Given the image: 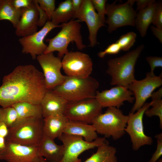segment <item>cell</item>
<instances>
[{
    "label": "cell",
    "instance_id": "cell-21",
    "mask_svg": "<svg viewBox=\"0 0 162 162\" xmlns=\"http://www.w3.org/2000/svg\"><path fill=\"white\" fill-rule=\"evenodd\" d=\"M63 133L82 137L88 142H92L98 138V133L92 124L69 120Z\"/></svg>",
    "mask_w": 162,
    "mask_h": 162
},
{
    "label": "cell",
    "instance_id": "cell-10",
    "mask_svg": "<svg viewBox=\"0 0 162 162\" xmlns=\"http://www.w3.org/2000/svg\"><path fill=\"white\" fill-rule=\"evenodd\" d=\"M103 108L95 98L68 102L64 115L69 120L92 124Z\"/></svg>",
    "mask_w": 162,
    "mask_h": 162
},
{
    "label": "cell",
    "instance_id": "cell-37",
    "mask_svg": "<svg viewBox=\"0 0 162 162\" xmlns=\"http://www.w3.org/2000/svg\"><path fill=\"white\" fill-rule=\"evenodd\" d=\"M32 1V0H11L13 6L16 8L18 9L29 7Z\"/></svg>",
    "mask_w": 162,
    "mask_h": 162
},
{
    "label": "cell",
    "instance_id": "cell-3",
    "mask_svg": "<svg viewBox=\"0 0 162 162\" xmlns=\"http://www.w3.org/2000/svg\"><path fill=\"white\" fill-rule=\"evenodd\" d=\"M99 84L90 76L85 78L66 77L64 82L50 90L60 96L68 102L95 98Z\"/></svg>",
    "mask_w": 162,
    "mask_h": 162
},
{
    "label": "cell",
    "instance_id": "cell-29",
    "mask_svg": "<svg viewBox=\"0 0 162 162\" xmlns=\"http://www.w3.org/2000/svg\"><path fill=\"white\" fill-rule=\"evenodd\" d=\"M17 120V113L13 107L0 108V122L4 123L8 128L13 126Z\"/></svg>",
    "mask_w": 162,
    "mask_h": 162
},
{
    "label": "cell",
    "instance_id": "cell-1",
    "mask_svg": "<svg viewBox=\"0 0 162 162\" xmlns=\"http://www.w3.org/2000/svg\"><path fill=\"white\" fill-rule=\"evenodd\" d=\"M48 91L42 73L32 64L19 65L3 79L0 106L5 108L22 102L40 104Z\"/></svg>",
    "mask_w": 162,
    "mask_h": 162
},
{
    "label": "cell",
    "instance_id": "cell-33",
    "mask_svg": "<svg viewBox=\"0 0 162 162\" xmlns=\"http://www.w3.org/2000/svg\"><path fill=\"white\" fill-rule=\"evenodd\" d=\"M157 139L156 150L148 162H157L162 155V134L160 133L155 136Z\"/></svg>",
    "mask_w": 162,
    "mask_h": 162
},
{
    "label": "cell",
    "instance_id": "cell-16",
    "mask_svg": "<svg viewBox=\"0 0 162 162\" xmlns=\"http://www.w3.org/2000/svg\"><path fill=\"white\" fill-rule=\"evenodd\" d=\"M76 18L80 22L84 21L89 32L88 39L90 46L94 47L97 43V35L98 31L105 26L95 11L91 0H82L79 10L74 14V19Z\"/></svg>",
    "mask_w": 162,
    "mask_h": 162
},
{
    "label": "cell",
    "instance_id": "cell-34",
    "mask_svg": "<svg viewBox=\"0 0 162 162\" xmlns=\"http://www.w3.org/2000/svg\"><path fill=\"white\" fill-rule=\"evenodd\" d=\"M121 50V48L120 46L116 42L110 45L104 51L99 52L98 56L99 57L103 58L107 54H117Z\"/></svg>",
    "mask_w": 162,
    "mask_h": 162
},
{
    "label": "cell",
    "instance_id": "cell-39",
    "mask_svg": "<svg viewBox=\"0 0 162 162\" xmlns=\"http://www.w3.org/2000/svg\"><path fill=\"white\" fill-rule=\"evenodd\" d=\"M151 29L154 34L162 43V29L158 28L153 26H151Z\"/></svg>",
    "mask_w": 162,
    "mask_h": 162
},
{
    "label": "cell",
    "instance_id": "cell-35",
    "mask_svg": "<svg viewBox=\"0 0 162 162\" xmlns=\"http://www.w3.org/2000/svg\"><path fill=\"white\" fill-rule=\"evenodd\" d=\"M152 23L155 27L162 29V4L157 3Z\"/></svg>",
    "mask_w": 162,
    "mask_h": 162
},
{
    "label": "cell",
    "instance_id": "cell-40",
    "mask_svg": "<svg viewBox=\"0 0 162 162\" xmlns=\"http://www.w3.org/2000/svg\"><path fill=\"white\" fill-rule=\"evenodd\" d=\"M9 133V128L4 123L0 122V137L5 138Z\"/></svg>",
    "mask_w": 162,
    "mask_h": 162
},
{
    "label": "cell",
    "instance_id": "cell-6",
    "mask_svg": "<svg viewBox=\"0 0 162 162\" xmlns=\"http://www.w3.org/2000/svg\"><path fill=\"white\" fill-rule=\"evenodd\" d=\"M128 118V115H124L119 108L110 107L96 117L92 124L98 134L117 140L125 133Z\"/></svg>",
    "mask_w": 162,
    "mask_h": 162
},
{
    "label": "cell",
    "instance_id": "cell-8",
    "mask_svg": "<svg viewBox=\"0 0 162 162\" xmlns=\"http://www.w3.org/2000/svg\"><path fill=\"white\" fill-rule=\"evenodd\" d=\"M134 0H128L122 4L115 2L106 6V14L107 17L105 23L108 25L107 31L111 33L118 28L126 26H135L136 11L132 6Z\"/></svg>",
    "mask_w": 162,
    "mask_h": 162
},
{
    "label": "cell",
    "instance_id": "cell-27",
    "mask_svg": "<svg viewBox=\"0 0 162 162\" xmlns=\"http://www.w3.org/2000/svg\"><path fill=\"white\" fill-rule=\"evenodd\" d=\"M21 14V9L15 8L11 0H1L0 4V21L6 20L10 21L15 28Z\"/></svg>",
    "mask_w": 162,
    "mask_h": 162
},
{
    "label": "cell",
    "instance_id": "cell-5",
    "mask_svg": "<svg viewBox=\"0 0 162 162\" xmlns=\"http://www.w3.org/2000/svg\"><path fill=\"white\" fill-rule=\"evenodd\" d=\"M80 22L72 19L61 24L60 31L53 38L46 40L48 45L43 54L56 51L58 52V57L61 58L69 52L68 44L74 41L78 50H82L86 48V46L83 43L81 33V25Z\"/></svg>",
    "mask_w": 162,
    "mask_h": 162
},
{
    "label": "cell",
    "instance_id": "cell-43",
    "mask_svg": "<svg viewBox=\"0 0 162 162\" xmlns=\"http://www.w3.org/2000/svg\"><path fill=\"white\" fill-rule=\"evenodd\" d=\"M40 162H48L44 158L42 157Z\"/></svg>",
    "mask_w": 162,
    "mask_h": 162
},
{
    "label": "cell",
    "instance_id": "cell-24",
    "mask_svg": "<svg viewBox=\"0 0 162 162\" xmlns=\"http://www.w3.org/2000/svg\"><path fill=\"white\" fill-rule=\"evenodd\" d=\"M12 106L15 109L17 113V120L16 123L31 117L43 118L40 104L22 102L16 103Z\"/></svg>",
    "mask_w": 162,
    "mask_h": 162
},
{
    "label": "cell",
    "instance_id": "cell-19",
    "mask_svg": "<svg viewBox=\"0 0 162 162\" xmlns=\"http://www.w3.org/2000/svg\"><path fill=\"white\" fill-rule=\"evenodd\" d=\"M68 103L60 96L51 91H48L40 104L43 118L64 114Z\"/></svg>",
    "mask_w": 162,
    "mask_h": 162
},
{
    "label": "cell",
    "instance_id": "cell-13",
    "mask_svg": "<svg viewBox=\"0 0 162 162\" xmlns=\"http://www.w3.org/2000/svg\"><path fill=\"white\" fill-rule=\"evenodd\" d=\"M36 59L43 70L46 86L48 91L64 82L66 76L63 75L61 72L62 68L61 58L55 56L53 52H51L38 56Z\"/></svg>",
    "mask_w": 162,
    "mask_h": 162
},
{
    "label": "cell",
    "instance_id": "cell-36",
    "mask_svg": "<svg viewBox=\"0 0 162 162\" xmlns=\"http://www.w3.org/2000/svg\"><path fill=\"white\" fill-rule=\"evenodd\" d=\"M146 60L150 65V71L149 73L152 74H154V71L157 67H162V57L156 56H147Z\"/></svg>",
    "mask_w": 162,
    "mask_h": 162
},
{
    "label": "cell",
    "instance_id": "cell-32",
    "mask_svg": "<svg viewBox=\"0 0 162 162\" xmlns=\"http://www.w3.org/2000/svg\"><path fill=\"white\" fill-rule=\"evenodd\" d=\"M92 4L95 10L97 11L102 21L104 23L105 22V16L106 13V0H91Z\"/></svg>",
    "mask_w": 162,
    "mask_h": 162
},
{
    "label": "cell",
    "instance_id": "cell-25",
    "mask_svg": "<svg viewBox=\"0 0 162 162\" xmlns=\"http://www.w3.org/2000/svg\"><path fill=\"white\" fill-rule=\"evenodd\" d=\"M97 148L96 152L83 162H117L115 147L107 142Z\"/></svg>",
    "mask_w": 162,
    "mask_h": 162
},
{
    "label": "cell",
    "instance_id": "cell-4",
    "mask_svg": "<svg viewBox=\"0 0 162 162\" xmlns=\"http://www.w3.org/2000/svg\"><path fill=\"white\" fill-rule=\"evenodd\" d=\"M43 118L31 117L17 122L9 128L5 140L22 145L38 147L44 135Z\"/></svg>",
    "mask_w": 162,
    "mask_h": 162
},
{
    "label": "cell",
    "instance_id": "cell-9",
    "mask_svg": "<svg viewBox=\"0 0 162 162\" xmlns=\"http://www.w3.org/2000/svg\"><path fill=\"white\" fill-rule=\"evenodd\" d=\"M150 106L151 102H146L136 112H130L128 115L125 131L130 137L132 148L134 151L138 150L143 146L151 145L153 142L152 137L145 133L143 122L145 112Z\"/></svg>",
    "mask_w": 162,
    "mask_h": 162
},
{
    "label": "cell",
    "instance_id": "cell-44",
    "mask_svg": "<svg viewBox=\"0 0 162 162\" xmlns=\"http://www.w3.org/2000/svg\"><path fill=\"white\" fill-rule=\"evenodd\" d=\"M157 162H162V159L160 158L159 159Z\"/></svg>",
    "mask_w": 162,
    "mask_h": 162
},
{
    "label": "cell",
    "instance_id": "cell-14",
    "mask_svg": "<svg viewBox=\"0 0 162 162\" xmlns=\"http://www.w3.org/2000/svg\"><path fill=\"white\" fill-rule=\"evenodd\" d=\"M5 146L0 151V160L7 162H40L38 147L22 145L5 140Z\"/></svg>",
    "mask_w": 162,
    "mask_h": 162
},
{
    "label": "cell",
    "instance_id": "cell-42",
    "mask_svg": "<svg viewBox=\"0 0 162 162\" xmlns=\"http://www.w3.org/2000/svg\"><path fill=\"white\" fill-rule=\"evenodd\" d=\"M5 138L0 137V151L3 149L5 146Z\"/></svg>",
    "mask_w": 162,
    "mask_h": 162
},
{
    "label": "cell",
    "instance_id": "cell-26",
    "mask_svg": "<svg viewBox=\"0 0 162 162\" xmlns=\"http://www.w3.org/2000/svg\"><path fill=\"white\" fill-rule=\"evenodd\" d=\"M74 14L71 0H66L60 3L56 8L51 21L56 26L58 25L60 23H66L72 18L74 19Z\"/></svg>",
    "mask_w": 162,
    "mask_h": 162
},
{
    "label": "cell",
    "instance_id": "cell-23",
    "mask_svg": "<svg viewBox=\"0 0 162 162\" xmlns=\"http://www.w3.org/2000/svg\"><path fill=\"white\" fill-rule=\"evenodd\" d=\"M157 4L155 1L146 8L139 11L136 14L135 26L142 37L146 36L148 27L152 23Z\"/></svg>",
    "mask_w": 162,
    "mask_h": 162
},
{
    "label": "cell",
    "instance_id": "cell-22",
    "mask_svg": "<svg viewBox=\"0 0 162 162\" xmlns=\"http://www.w3.org/2000/svg\"><path fill=\"white\" fill-rule=\"evenodd\" d=\"M68 120L64 114L44 118V135L54 140L58 138L63 133Z\"/></svg>",
    "mask_w": 162,
    "mask_h": 162
},
{
    "label": "cell",
    "instance_id": "cell-11",
    "mask_svg": "<svg viewBox=\"0 0 162 162\" xmlns=\"http://www.w3.org/2000/svg\"><path fill=\"white\" fill-rule=\"evenodd\" d=\"M162 85L161 74L159 76L147 73L145 77L141 80H135L128 88L133 94L135 103L130 112H134L140 109L151 97L154 91Z\"/></svg>",
    "mask_w": 162,
    "mask_h": 162
},
{
    "label": "cell",
    "instance_id": "cell-17",
    "mask_svg": "<svg viewBox=\"0 0 162 162\" xmlns=\"http://www.w3.org/2000/svg\"><path fill=\"white\" fill-rule=\"evenodd\" d=\"M133 94L127 88L115 86L109 89L96 92L95 98L103 108L114 107L118 108L127 101L133 103L135 100Z\"/></svg>",
    "mask_w": 162,
    "mask_h": 162
},
{
    "label": "cell",
    "instance_id": "cell-38",
    "mask_svg": "<svg viewBox=\"0 0 162 162\" xmlns=\"http://www.w3.org/2000/svg\"><path fill=\"white\" fill-rule=\"evenodd\" d=\"M136 2L137 8L136 11L143 9L152 3L155 2L154 0H135Z\"/></svg>",
    "mask_w": 162,
    "mask_h": 162
},
{
    "label": "cell",
    "instance_id": "cell-15",
    "mask_svg": "<svg viewBox=\"0 0 162 162\" xmlns=\"http://www.w3.org/2000/svg\"><path fill=\"white\" fill-rule=\"evenodd\" d=\"M61 26L54 25L51 21L48 20L42 28L34 33L19 39V41L22 47V52L29 54L33 59H35L37 56L43 54L47 45L44 40L47 34L52 30Z\"/></svg>",
    "mask_w": 162,
    "mask_h": 162
},
{
    "label": "cell",
    "instance_id": "cell-12",
    "mask_svg": "<svg viewBox=\"0 0 162 162\" xmlns=\"http://www.w3.org/2000/svg\"><path fill=\"white\" fill-rule=\"evenodd\" d=\"M62 68L67 76L80 78L90 76L93 63L90 56L79 51L69 52L62 60Z\"/></svg>",
    "mask_w": 162,
    "mask_h": 162
},
{
    "label": "cell",
    "instance_id": "cell-45",
    "mask_svg": "<svg viewBox=\"0 0 162 162\" xmlns=\"http://www.w3.org/2000/svg\"><path fill=\"white\" fill-rule=\"evenodd\" d=\"M1 2V0H0V4Z\"/></svg>",
    "mask_w": 162,
    "mask_h": 162
},
{
    "label": "cell",
    "instance_id": "cell-7",
    "mask_svg": "<svg viewBox=\"0 0 162 162\" xmlns=\"http://www.w3.org/2000/svg\"><path fill=\"white\" fill-rule=\"evenodd\" d=\"M58 138L62 142L64 148L63 157L60 162H81L79 156L82 152L108 142L104 137L88 142L81 137L65 133Z\"/></svg>",
    "mask_w": 162,
    "mask_h": 162
},
{
    "label": "cell",
    "instance_id": "cell-41",
    "mask_svg": "<svg viewBox=\"0 0 162 162\" xmlns=\"http://www.w3.org/2000/svg\"><path fill=\"white\" fill-rule=\"evenodd\" d=\"M82 0H71V5L74 13L77 12L80 9Z\"/></svg>",
    "mask_w": 162,
    "mask_h": 162
},
{
    "label": "cell",
    "instance_id": "cell-18",
    "mask_svg": "<svg viewBox=\"0 0 162 162\" xmlns=\"http://www.w3.org/2000/svg\"><path fill=\"white\" fill-rule=\"evenodd\" d=\"M37 3L33 0L28 7L21 8V14L15 28L16 35L23 37L31 35L37 32L39 20Z\"/></svg>",
    "mask_w": 162,
    "mask_h": 162
},
{
    "label": "cell",
    "instance_id": "cell-20",
    "mask_svg": "<svg viewBox=\"0 0 162 162\" xmlns=\"http://www.w3.org/2000/svg\"><path fill=\"white\" fill-rule=\"evenodd\" d=\"M38 148L40 156L48 162H60L63 157V145L57 144L54 140L44 135Z\"/></svg>",
    "mask_w": 162,
    "mask_h": 162
},
{
    "label": "cell",
    "instance_id": "cell-28",
    "mask_svg": "<svg viewBox=\"0 0 162 162\" xmlns=\"http://www.w3.org/2000/svg\"><path fill=\"white\" fill-rule=\"evenodd\" d=\"M152 101L151 106L152 107L148 108L145 111V114L148 117L156 116L159 117L160 126L162 128V88L153 92L151 96Z\"/></svg>",
    "mask_w": 162,
    "mask_h": 162
},
{
    "label": "cell",
    "instance_id": "cell-31",
    "mask_svg": "<svg viewBox=\"0 0 162 162\" xmlns=\"http://www.w3.org/2000/svg\"><path fill=\"white\" fill-rule=\"evenodd\" d=\"M40 8L45 13L48 20L51 21L55 9V0H36Z\"/></svg>",
    "mask_w": 162,
    "mask_h": 162
},
{
    "label": "cell",
    "instance_id": "cell-30",
    "mask_svg": "<svg viewBox=\"0 0 162 162\" xmlns=\"http://www.w3.org/2000/svg\"><path fill=\"white\" fill-rule=\"evenodd\" d=\"M136 36L135 32H130L121 36L116 42L120 46L121 50L128 51L134 44Z\"/></svg>",
    "mask_w": 162,
    "mask_h": 162
},
{
    "label": "cell",
    "instance_id": "cell-2",
    "mask_svg": "<svg viewBox=\"0 0 162 162\" xmlns=\"http://www.w3.org/2000/svg\"><path fill=\"white\" fill-rule=\"evenodd\" d=\"M144 47V45H141L135 49L122 56L108 60V68L106 72L111 77V85L128 88L136 80L135 66Z\"/></svg>",
    "mask_w": 162,
    "mask_h": 162
}]
</instances>
